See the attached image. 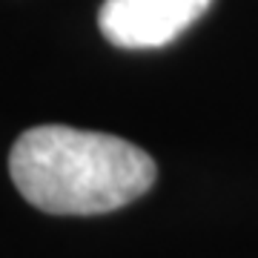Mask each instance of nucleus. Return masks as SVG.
<instances>
[{"label": "nucleus", "instance_id": "nucleus-1", "mask_svg": "<svg viewBox=\"0 0 258 258\" xmlns=\"http://www.w3.org/2000/svg\"><path fill=\"white\" fill-rule=\"evenodd\" d=\"M155 161L115 135L60 123L26 129L9 152V175L49 215H101L126 207L155 181Z\"/></svg>", "mask_w": 258, "mask_h": 258}, {"label": "nucleus", "instance_id": "nucleus-2", "mask_svg": "<svg viewBox=\"0 0 258 258\" xmlns=\"http://www.w3.org/2000/svg\"><path fill=\"white\" fill-rule=\"evenodd\" d=\"M212 0H103L101 35L120 49H161L192 26Z\"/></svg>", "mask_w": 258, "mask_h": 258}]
</instances>
